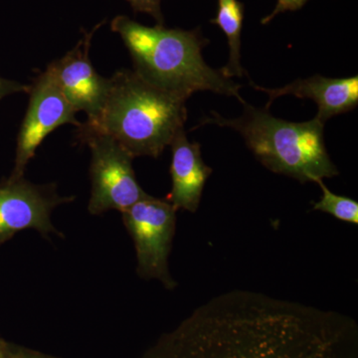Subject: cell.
<instances>
[{"label":"cell","mask_w":358,"mask_h":358,"mask_svg":"<svg viewBox=\"0 0 358 358\" xmlns=\"http://www.w3.org/2000/svg\"><path fill=\"white\" fill-rule=\"evenodd\" d=\"M107 99L86 128L108 134L131 157H159L185 129L187 99L148 83L134 70L109 78Z\"/></svg>","instance_id":"2"},{"label":"cell","mask_w":358,"mask_h":358,"mask_svg":"<svg viewBox=\"0 0 358 358\" xmlns=\"http://www.w3.org/2000/svg\"><path fill=\"white\" fill-rule=\"evenodd\" d=\"M176 209L167 200L148 195L122 212V222L134 244L136 272L173 289L176 282L169 268L176 227Z\"/></svg>","instance_id":"5"},{"label":"cell","mask_w":358,"mask_h":358,"mask_svg":"<svg viewBox=\"0 0 358 358\" xmlns=\"http://www.w3.org/2000/svg\"><path fill=\"white\" fill-rule=\"evenodd\" d=\"M308 1V0H278L277 6H275L273 13L268 14L266 17H264L261 23L266 25L274 20L278 14L284 13H286V11L299 10V9H301V7L305 6Z\"/></svg>","instance_id":"14"},{"label":"cell","mask_w":358,"mask_h":358,"mask_svg":"<svg viewBox=\"0 0 358 358\" xmlns=\"http://www.w3.org/2000/svg\"><path fill=\"white\" fill-rule=\"evenodd\" d=\"M74 200L59 194L54 183L36 185L24 176L0 181V247L26 229L36 230L45 239L52 234L64 237L53 225L52 212Z\"/></svg>","instance_id":"6"},{"label":"cell","mask_w":358,"mask_h":358,"mask_svg":"<svg viewBox=\"0 0 358 358\" xmlns=\"http://www.w3.org/2000/svg\"><path fill=\"white\" fill-rule=\"evenodd\" d=\"M3 358H35L32 357H27V355H21V353H11L6 352L4 353V357Z\"/></svg>","instance_id":"16"},{"label":"cell","mask_w":358,"mask_h":358,"mask_svg":"<svg viewBox=\"0 0 358 358\" xmlns=\"http://www.w3.org/2000/svg\"><path fill=\"white\" fill-rule=\"evenodd\" d=\"M217 14L210 20L224 32L229 45V59L220 71L226 78H242L246 74L241 65V33L244 21V3L239 0H217Z\"/></svg>","instance_id":"11"},{"label":"cell","mask_w":358,"mask_h":358,"mask_svg":"<svg viewBox=\"0 0 358 358\" xmlns=\"http://www.w3.org/2000/svg\"><path fill=\"white\" fill-rule=\"evenodd\" d=\"M257 91L268 96L265 109H268L275 99L282 96H294L310 99L317 103V120L326 122L334 115L345 114L358 105V77L327 78L315 75L307 79H299L281 88L268 89L251 83Z\"/></svg>","instance_id":"9"},{"label":"cell","mask_w":358,"mask_h":358,"mask_svg":"<svg viewBox=\"0 0 358 358\" xmlns=\"http://www.w3.org/2000/svg\"><path fill=\"white\" fill-rule=\"evenodd\" d=\"M322 188V197L313 204V210L324 212L331 216L350 224H358V203L350 197L334 194L324 185V181H317Z\"/></svg>","instance_id":"12"},{"label":"cell","mask_w":358,"mask_h":358,"mask_svg":"<svg viewBox=\"0 0 358 358\" xmlns=\"http://www.w3.org/2000/svg\"><path fill=\"white\" fill-rule=\"evenodd\" d=\"M4 353H6V350H4L3 346L0 343V358L4 357Z\"/></svg>","instance_id":"17"},{"label":"cell","mask_w":358,"mask_h":358,"mask_svg":"<svg viewBox=\"0 0 358 358\" xmlns=\"http://www.w3.org/2000/svg\"><path fill=\"white\" fill-rule=\"evenodd\" d=\"M78 129V138L91 150L90 178L91 196L88 211L91 215L105 212H122L148 196L136 178L134 157L108 134L84 126Z\"/></svg>","instance_id":"4"},{"label":"cell","mask_w":358,"mask_h":358,"mask_svg":"<svg viewBox=\"0 0 358 358\" xmlns=\"http://www.w3.org/2000/svg\"><path fill=\"white\" fill-rule=\"evenodd\" d=\"M110 29L121 36L134 72L148 83L185 99L195 92L210 91L245 103L241 85L205 62L202 50L209 40L199 29L148 27L124 15L115 17Z\"/></svg>","instance_id":"1"},{"label":"cell","mask_w":358,"mask_h":358,"mask_svg":"<svg viewBox=\"0 0 358 358\" xmlns=\"http://www.w3.org/2000/svg\"><path fill=\"white\" fill-rule=\"evenodd\" d=\"M173 159L171 176L173 186L167 196L176 210L192 212L199 209L205 183L211 176L212 169L202 159L199 143H190L185 129L171 143Z\"/></svg>","instance_id":"10"},{"label":"cell","mask_w":358,"mask_h":358,"mask_svg":"<svg viewBox=\"0 0 358 358\" xmlns=\"http://www.w3.org/2000/svg\"><path fill=\"white\" fill-rule=\"evenodd\" d=\"M134 13H147L155 18L157 25H164L162 0H128Z\"/></svg>","instance_id":"13"},{"label":"cell","mask_w":358,"mask_h":358,"mask_svg":"<svg viewBox=\"0 0 358 358\" xmlns=\"http://www.w3.org/2000/svg\"><path fill=\"white\" fill-rule=\"evenodd\" d=\"M243 106V115L237 119L211 112L200 126L217 124L235 129L266 169L301 183H317L338 176L324 143V122L317 117L303 122L285 121L273 117L267 109L246 102Z\"/></svg>","instance_id":"3"},{"label":"cell","mask_w":358,"mask_h":358,"mask_svg":"<svg viewBox=\"0 0 358 358\" xmlns=\"http://www.w3.org/2000/svg\"><path fill=\"white\" fill-rule=\"evenodd\" d=\"M30 85L22 84L20 82L14 81V80L0 77V101L7 96L13 95V94L28 93Z\"/></svg>","instance_id":"15"},{"label":"cell","mask_w":358,"mask_h":358,"mask_svg":"<svg viewBox=\"0 0 358 358\" xmlns=\"http://www.w3.org/2000/svg\"><path fill=\"white\" fill-rule=\"evenodd\" d=\"M29 103L17 136L15 160L10 178L24 176L25 169L45 138L66 124L79 128L76 112L46 69L30 85Z\"/></svg>","instance_id":"7"},{"label":"cell","mask_w":358,"mask_h":358,"mask_svg":"<svg viewBox=\"0 0 358 358\" xmlns=\"http://www.w3.org/2000/svg\"><path fill=\"white\" fill-rule=\"evenodd\" d=\"M103 22L84 31L74 48L47 67L75 112H84L88 122L99 117L109 92V78L98 74L90 59L92 39Z\"/></svg>","instance_id":"8"}]
</instances>
